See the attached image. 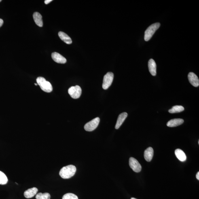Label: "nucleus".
Returning a JSON list of instances; mask_svg holds the SVG:
<instances>
[{
	"label": "nucleus",
	"mask_w": 199,
	"mask_h": 199,
	"mask_svg": "<svg viewBox=\"0 0 199 199\" xmlns=\"http://www.w3.org/2000/svg\"><path fill=\"white\" fill-rule=\"evenodd\" d=\"M77 171V168L73 165H69L64 167L60 170V175L64 179H68L75 175Z\"/></svg>",
	"instance_id": "obj_1"
},
{
	"label": "nucleus",
	"mask_w": 199,
	"mask_h": 199,
	"mask_svg": "<svg viewBox=\"0 0 199 199\" xmlns=\"http://www.w3.org/2000/svg\"><path fill=\"white\" fill-rule=\"evenodd\" d=\"M37 85L40 87L43 91L47 93H50L53 90L52 84L43 77H39L36 79Z\"/></svg>",
	"instance_id": "obj_2"
},
{
	"label": "nucleus",
	"mask_w": 199,
	"mask_h": 199,
	"mask_svg": "<svg viewBox=\"0 0 199 199\" xmlns=\"http://www.w3.org/2000/svg\"><path fill=\"white\" fill-rule=\"evenodd\" d=\"M160 24L159 23H156L151 24L146 30L145 32L144 39L147 41L150 39L156 30L160 27Z\"/></svg>",
	"instance_id": "obj_3"
},
{
	"label": "nucleus",
	"mask_w": 199,
	"mask_h": 199,
	"mask_svg": "<svg viewBox=\"0 0 199 199\" xmlns=\"http://www.w3.org/2000/svg\"><path fill=\"white\" fill-rule=\"evenodd\" d=\"M100 119L98 117L92 119L85 125L84 129L86 131H92L97 128L100 122Z\"/></svg>",
	"instance_id": "obj_4"
},
{
	"label": "nucleus",
	"mask_w": 199,
	"mask_h": 199,
	"mask_svg": "<svg viewBox=\"0 0 199 199\" xmlns=\"http://www.w3.org/2000/svg\"><path fill=\"white\" fill-rule=\"evenodd\" d=\"M113 73L111 72L108 73L104 77L103 85V87L104 89L106 90L109 88L111 86L114 79Z\"/></svg>",
	"instance_id": "obj_5"
},
{
	"label": "nucleus",
	"mask_w": 199,
	"mask_h": 199,
	"mask_svg": "<svg viewBox=\"0 0 199 199\" xmlns=\"http://www.w3.org/2000/svg\"><path fill=\"white\" fill-rule=\"evenodd\" d=\"M69 94L72 98L74 99H77L80 97L81 94V89L80 87L78 85L75 86H72L68 90Z\"/></svg>",
	"instance_id": "obj_6"
},
{
	"label": "nucleus",
	"mask_w": 199,
	"mask_h": 199,
	"mask_svg": "<svg viewBox=\"0 0 199 199\" xmlns=\"http://www.w3.org/2000/svg\"><path fill=\"white\" fill-rule=\"evenodd\" d=\"M129 165L133 170L136 172L141 171L142 166L136 159L131 157L129 159Z\"/></svg>",
	"instance_id": "obj_7"
},
{
	"label": "nucleus",
	"mask_w": 199,
	"mask_h": 199,
	"mask_svg": "<svg viewBox=\"0 0 199 199\" xmlns=\"http://www.w3.org/2000/svg\"><path fill=\"white\" fill-rule=\"evenodd\" d=\"M52 56L53 60L56 63L62 64L66 63V59L59 53L53 52L52 54Z\"/></svg>",
	"instance_id": "obj_8"
},
{
	"label": "nucleus",
	"mask_w": 199,
	"mask_h": 199,
	"mask_svg": "<svg viewBox=\"0 0 199 199\" xmlns=\"http://www.w3.org/2000/svg\"><path fill=\"white\" fill-rule=\"evenodd\" d=\"M189 82L195 87L199 86V80L198 77L195 74L193 73H189L188 76Z\"/></svg>",
	"instance_id": "obj_9"
},
{
	"label": "nucleus",
	"mask_w": 199,
	"mask_h": 199,
	"mask_svg": "<svg viewBox=\"0 0 199 199\" xmlns=\"http://www.w3.org/2000/svg\"><path fill=\"white\" fill-rule=\"evenodd\" d=\"M184 122L182 119L176 118L171 119L168 121L167 126L170 127H174L183 124Z\"/></svg>",
	"instance_id": "obj_10"
},
{
	"label": "nucleus",
	"mask_w": 199,
	"mask_h": 199,
	"mask_svg": "<svg viewBox=\"0 0 199 199\" xmlns=\"http://www.w3.org/2000/svg\"><path fill=\"white\" fill-rule=\"evenodd\" d=\"M148 68L150 73L155 76L156 75V65L155 60L151 59L148 62Z\"/></svg>",
	"instance_id": "obj_11"
},
{
	"label": "nucleus",
	"mask_w": 199,
	"mask_h": 199,
	"mask_svg": "<svg viewBox=\"0 0 199 199\" xmlns=\"http://www.w3.org/2000/svg\"><path fill=\"white\" fill-rule=\"evenodd\" d=\"M38 191V189L36 187L28 189L24 192V196L27 198H31L37 194Z\"/></svg>",
	"instance_id": "obj_12"
},
{
	"label": "nucleus",
	"mask_w": 199,
	"mask_h": 199,
	"mask_svg": "<svg viewBox=\"0 0 199 199\" xmlns=\"http://www.w3.org/2000/svg\"><path fill=\"white\" fill-rule=\"evenodd\" d=\"M154 154V151L152 147H148L144 151V156L145 160L148 162H151L152 160Z\"/></svg>",
	"instance_id": "obj_13"
},
{
	"label": "nucleus",
	"mask_w": 199,
	"mask_h": 199,
	"mask_svg": "<svg viewBox=\"0 0 199 199\" xmlns=\"http://www.w3.org/2000/svg\"><path fill=\"white\" fill-rule=\"evenodd\" d=\"M127 116L128 114L126 112L123 113L119 114L115 126V128L116 129H118L120 127Z\"/></svg>",
	"instance_id": "obj_14"
},
{
	"label": "nucleus",
	"mask_w": 199,
	"mask_h": 199,
	"mask_svg": "<svg viewBox=\"0 0 199 199\" xmlns=\"http://www.w3.org/2000/svg\"><path fill=\"white\" fill-rule=\"evenodd\" d=\"M34 21L38 26L42 27L43 26V21L42 16L39 12H35L33 15Z\"/></svg>",
	"instance_id": "obj_15"
},
{
	"label": "nucleus",
	"mask_w": 199,
	"mask_h": 199,
	"mask_svg": "<svg viewBox=\"0 0 199 199\" xmlns=\"http://www.w3.org/2000/svg\"><path fill=\"white\" fill-rule=\"evenodd\" d=\"M175 154L176 157L181 162H185L186 160L187 156L184 151L180 149H176Z\"/></svg>",
	"instance_id": "obj_16"
},
{
	"label": "nucleus",
	"mask_w": 199,
	"mask_h": 199,
	"mask_svg": "<svg viewBox=\"0 0 199 199\" xmlns=\"http://www.w3.org/2000/svg\"><path fill=\"white\" fill-rule=\"evenodd\" d=\"M58 35L60 39L67 44H72V39L67 34L63 32L60 31L59 32Z\"/></svg>",
	"instance_id": "obj_17"
},
{
	"label": "nucleus",
	"mask_w": 199,
	"mask_h": 199,
	"mask_svg": "<svg viewBox=\"0 0 199 199\" xmlns=\"http://www.w3.org/2000/svg\"><path fill=\"white\" fill-rule=\"evenodd\" d=\"M184 110V108L181 106H173L171 109L168 110L170 113H179L182 112Z\"/></svg>",
	"instance_id": "obj_18"
},
{
	"label": "nucleus",
	"mask_w": 199,
	"mask_h": 199,
	"mask_svg": "<svg viewBox=\"0 0 199 199\" xmlns=\"http://www.w3.org/2000/svg\"><path fill=\"white\" fill-rule=\"evenodd\" d=\"M51 196L48 193H39L36 195V199H50Z\"/></svg>",
	"instance_id": "obj_19"
},
{
	"label": "nucleus",
	"mask_w": 199,
	"mask_h": 199,
	"mask_svg": "<svg viewBox=\"0 0 199 199\" xmlns=\"http://www.w3.org/2000/svg\"><path fill=\"white\" fill-rule=\"evenodd\" d=\"M8 182V179L6 175L3 172L0 171V184H6Z\"/></svg>",
	"instance_id": "obj_20"
},
{
	"label": "nucleus",
	"mask_w": 199,
	"mask_h": 199,
	"mask_svg": "<svg viewBox=\"0 0 199 199\" xmlns=\"http://www.w3.org/2000/svg\"><path fill=\"white\" fill-rule=\"evenodd\" d=\"M62 199H78V198L76 195L73 193H67L64 195Z\"/></svg>",
	"instance_id": "obj_21"
},
{
	"label": "nucleus",
	"mask_w": 199,
	"mask_h": 199,
	"mask_svg": "<svg viewBox=\"0 0 199 199\" xmlns=\"http://www.w3.org/2000/svg\"><path fill=\"white\" fill-rule=\"evenodd\" d=\"M52 0H45L44 2V3L46 5L48 4V3L51 2H52Z\"/></svg>",
	"instance_id": "obj_22"
},
{
	"label": "nucleus",
	"mask_w": 199,
	"mask_h": 199,
	"mask_svg": "<svg viewBox=\"0 0 199 199\" xmlns=\"http://www.w3.org/2000/svg\"><path fill=\"white\" fill-rule=\"evenodd\" d=\"M3 24V21L2 19H0V27H1Z\"/></svg>",
	"instance_id": "obj_23"
},
{
	"label": "nucleus",
	"mask_w": 199,
	"mask_h": 199,
	"mask_svg": "<svg viewBox=\"0 0 199 199\" xmlns=\"http://www.w3.org/2000/svg\"><path fill=\"white\" fill-rule=\"evenodd\" d=\"M196 178L197 179L199 180V172H198L196 174Z\"/></svg>",
	"instance_id": "obj_24"
},
{
	"label": "nucleus",
	"mask_w": 199,
	"mask_h": 199,
	"mask_svg": "<svg viewBox=\"0 0 199 199\" xmlns=\"http://www.w3.org/2000/svg\"><path fill=\"white\" fill-rule=\"evenodd\" d=\"M131 199H136V198H131Z\"/></svg>",
	"instance_id": "obj_25"
},
{
	"label": "nucleus",
	"mask_w": 199,
	"mask_h": 199,
	"mask_svg": "<svg viewBox=\"0 0 199 199\" xmlns=\"http://www.w3.org/2000/svg\"><path fill=\"white\" fill-rule=\"evenodd\" d=\"M35 86H37V83H35Z\"/></svg>",
	"instance_id": "obj_26"
},
{
	"label": "nucleus",
	"mask_w": 199,
	"mask_h": 199,
	"mask_svg": "<svg viewBox=\"0 0 199 199\" xmlns=\"http://www.w3.org/2000/svg\"><path fill=\"white\" fill-rule=\"evenodd\" d=\"M2 1L1 0H0V2Z\"/></svg>",
	"instance_id": "obj_27"
},
{
	"label": "nucleus",
	"mask_w": 199,
	"mask_h": 199,
	"mask_svg": "<svg viewBox=\"0 0 199 199\" xmlns=\"http://www.w3.org/2000/svg\"><path fill=\"white\" fill-rule=\"evenodd\" d=\"M198 144H199V141H198Z\"/></svg>",
	"instance_id": "obj_28"
}]
</instances>
